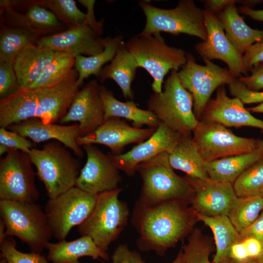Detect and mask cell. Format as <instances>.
I'll use <instances>...</instances> for the list:
<instances>
[{
    "label": "cell",
    "mask_w": 263,
    "mask_h": 263,
    "mask_svg": "<svg viewBox=\"0 0 263 263\" xmlns=\"http://www.w3.org/2000/svg\"><path fill=\"white\" fill-rule=\"evenodd\" d=\"M163 89L161 93H153L150 96L147 101L148 110L172 130L191 136L199 120L193 112V97L181 84L178 71H170Z\"/></svg>",
    "instance_id": "277c9868"
},
{
    "label": "cell",
    "mask_w": 263,
    "mask_h": 263,
    "mask_svg": "<svg viewBox=\"0 0 263 263\" xmlns=\"http://www.w3.org/2000/svg\"><path fill=\"white\" fill-rule=\"evenodd\" d=\"M255 260L256 261V263H263V251Z\"/></svg>",
    "instance_id": "680465c9"
},
{
    "label": "cell",
    "mask_w": 263,
    "mask_h": 263,
    "mask_svg": "<svg viewBox=\"0 0 263 263\" xmlns=\"http://www.w3.org/2000/svg\"><path fill=\"white\" fill-rule=\"evenodd\" d=\"M233 187L238 197L263 195V158L245 169Z\"/></svg>",
    "instance_id": "d590c367"
},
{
    "label": "cell",
    "mask_w": 263,
    "mask_h": 263,
    "mask_svg": "<svg viewBox=\"0 0 263 263\" xmlns=\"http://www.w3.org/2000/svg\"><path fill=\"white\" fill-rule=\"evenodd\" d=\"M100 94L104 109V120L123 118L132 121L133 127L141 128L143 125L157 128L161 124L156 116L148 110L139 108L133 100L122 102L116 99L113 92L100 85Z\"/></svg>",
    "instance_id": "cb8c5ba5"
},
{
    "label": "cell",
    "mask_w": 263,
    "mask_h": 263,
    "mask_svg": "<svg viewBox=\"0 0 263 263\" xmlns=\"http://www.w3.org/2000/svg\"><path fill=\"white\" fill-rule=\"evenodd\" d=\"M249 75L238 77L239 81L249 90L258 92L263 89V62L254 65Z\"/></svg>",
    "instance_id": "7bdbcfd3"
},
{
    "label": "cell",
    "mask_w": 263,
    "mask_h": 263,
    "mask_svg": "<svg viewBox=\"0 0 263 263\" xmlns=\"http://www.w3.org/2000/svg\"><path fill=\"white\" fill-rule=\"evenodd\" d=\"M56 52L32 43L17 56L14 70L20 89H28L54 57Z\"/></svg>",
    "instance_id": "d4e9b609"
},
{
    "label": "cell",
    "mask_w": 263,
    "mask_h": 263,
    "mask_svg": "<svg viewBox=\"0 0 263 263\" xmlns=\"http://www.w3.org/2000/svg\"><path fill=\"white\" fill-rule=\"evenodd\" d=\"M20 89L13 64L0 61V98H6Z\"/></svg>",
    "instance_id": "f35d334b"
},
{
    "label": "cell",
    "mask_w": 263,
    "mask_h": 263,
    "mask_svg": "<svg viewBox=\"0 0 263 263\" xmlns=\"http://www.w3.org/2000/svg\"><path fill=\"white\" fill-rule=\"evenodd\" d=\"M79 2L87 8L85 22L100 34L103 31V24L96 20L94 15V6L95 2L94 0H79Z\"/></svg>",
    "instance_id": "7dc6e473"
},
{
    "label": "cell",
    "mask_w": 263,
    "mask_h": 263,
    "mask_svg": "<svg viewBox=\"0 0 263 263\" xmlns=\"http://www.w3.org/2000/svg\"><path fill=\"white\" fill-rule=\"evenodd\" d=\"M244 263H249V262L248 261V262H247Z\"/></svg>",
    "instance_id": "94428289"
},
{
    "label": "cell",
    "mask_w": 263,
    "mask_h": 263,
    "mask_svg": "<svg viewBox=\"0 0 263 263\" xmlns=\"http://www.w3.org/2000/svg\"><path fill=\"white\" fill-rule=\"evenodd\" d=\"M157 128H138L129 125L120 118L111 117L93 132L79 137L76 142L79 146L87 144H101L110 148L111 154L119 155L125 147L132 143H140L149 138Z\"/></svg>",
    "instance_id": "2e32d148"
},
{
    "label": "cell",
    "mask_w": 263,
    "mask_h": 263,
    "mask_svg": "<svg viewBox=\"0 0 263 263\" xmlns=\"http://www.w3.org/2000/svg\"><path fill=\"white\" fill-rule=\"evenodd\" d=\"M6 226L3 221L0 219V244L8 237L6 235Z\"/></svg>",
    "instance_id": "f5cc1de1"
},
{
    "label": "cell",
    "mask_w": 263,
    "mask_h": 263,
    "mask_svg": "<svg viewBox=\"0 0 263 263\" xmlns=\"http://www.w3.org/2000/svg\"><path fill=\"white\" fill-rule=\"evenodd\" d=\"M185 178L194 190L188 204L195 213L207 216L228 215L238 198L232 184Z\"/></svg>",
    "instance_id": "9a60e30c"
},
{
    "label": "cell",
    "mask_w": 263,
    "mask_h": 263,
    "mask_svg": "<svg viewBox=\"0 0 263 263\" xmlns=\"http://www.w3.org/2000/svg\"><path fill=\"white\" fill-rule=\"evenodd\" d=\"M201 119L218 122L227 128H256L263 133V120L252 115L240 99L228 96L225 85L217 89L215 97L209 100Z\"/></svg>",
    "instance_id": "ffe728a7"
},
{
    "label": "cell",
    "mask_w": 263,
    "mask_h": 263,
    "mask_svg": "<svg viewBox=\"0 0 263 263\" xmlns=\"http://www.w3.org/2000/svg\"><path fill=\"white\" fill-rule=\"evenodd\" d=\"M171 263H185L182 248L180 249L175 259Z\"/></svg>",
    "instance_id": "11a10c76"
},
{
    "label": "cell",
    "mask_w": 263,
    "mask_h": 263,
    "mask_svg": "<svg viewBox=\"0 0 263 263\" xmlns=\"http://www.w3.org/2000/svg\"><path fill=\"white\" fill-rule=\"evenodd\" d=\"M139 5L146 18L145 26L141 33L185 34L202 41L206 39L203 9L194 0H179L177 5L172 9L158 8L144 1H139Z\"/></svg>",
    "instance_id": "ba28073f"
},
{
    "label": "cell",
    "mask_w": 263,
    "mask_h": 263,
    "mask_svg": "<svg viewBox=\"0 0 263 263\" xmlns=\"http://www.w3.org/2000/svg\"><path fill=\"white\" fill-rule=\"evenodd\" d=\"M244 66L249 72L256 64L263 62V41L253 44L243 55Z\"/></svg>",
    "instance_id": "ee69618b"
},
{
    "label": "cell",
    "mask_w": 263,
    "mask_h": 263,
    "mask_svg": "<svg viewBox=\"0 0 263 263\" xmlns=\"http://www.w3.org/2000/svg\"><path fill=\"white\" fill-rule=\"evenodd\" d=\"M0 144L28 154L32 148H35V143L30 139L3 128H0Z\"/></svg>",
    "instance_id": "ab89813d"
},
{
    "label": "cell",
    "mask_w": 263,
    "mask_h": 263,
    "mask_svg": "<svg viewBox=\"0 0 263 263\" xmlns=\"http://www.w3.org/2000/svg\"><path fill=\"white\" fill-rule=\"evenodd\" d=\"M125 46L134 58L138 68L151 76V88L155 93L163 90L164 77L170 71H178L187 60V53L168 45L160 33H140L131 38Z\"/></svg>",
    "instance_id": "7a4b0ae2"
},
{
    "label": "cell",
    "mask_w": 263,
    "mask_h": 263,
    "mask_svg": "<svg viewBox=\"0 0 263 263\" xmlns=\"http://www.w3.org/2000/svg\"><path fill=\"white\" fill-rule=\"evenodd\" d=\"M181 248L185 263H213L209 259L214 249L213 241L199 228L193 229Z\"/></svg>",
    "instance_id": "e575fe53"
},
{
    "label": "cell",
    "mask_w": 263,
    "mask_h": 263,
    "mask_svg": "<svg viewBox=\"0 0 263 263\" xmlns=\"http://www.w3.org/2000/svg\"><path fill=\"white\" fill-rule=\"evenodd\" d=\"M261 158L258 150L205 162V166L210 180L233 185L245 169Z\"/></svg>",
    "instance_id": "f1b7e54d"
},
{
    "label": "cell",
    "mask_w": 263,
    "mask_h": 263,
    "mask_svg": "<svg viewBox=\"0 0 263 263\" xmlns=\"http://www.w3.org/2000/svg\"><path fill=\"white\" fill-rule=\"evenodd\" d=\"M188 204L184 200L148 203L138 200L132 222L139 234L136 244L139 250L163 256L169 248L188 236L197 222Z\"/></svg>",
    "instance_id": "6da1fadb"
},
{
    "label": "cell",
    "mask_w": 263,
    "mask_h": 263,
    "mask_svg": "<svg viewBox=\"0 0 263 263\" xmlns=\"http://www.w3.org/2000/svg\"><path fill=\"white\" fill-rule=\"evenodd\" d=\"M197 221L203 222L214 235L216 253L213 263H227L231 246L243 240L227 215L207 216L195 213Z\"/></svg>",
    "instance_id": "83f0119b"
},
{
    "label": "cell",
    "mask_w": 263,
    "mask_h": 263,
    "mask_svg": "<svg viewBox=\"0 0 263 263\" xmlns=\"http://www.w3.org/2000/svg\"><path fill=\"white\" fill-rule=\"evenodd\" d=\"M240 2L243 4V6H244L251 9H254L253 8L258 4H260L263 2V0H240Z\"/></svg>",
    "instance_id": "816d5d0a"
},
{
    "label": "cell",
    "mask_w": 263,
    "mask_h": 263,
    "mask_svg": "<svg viewBox=\"0 0 263 263\" xmlns=\"http://www.w3.org/2000/svg\"><path fill=\"white\" fill-rule=\"evenodd\" d=\"M240 14L245 15L254 20L263 22V9L255 10L244 6L238 8Z\"/></svg>",
    "instance_id": "f907efd6"
},
{
    "label": "cell",
    "mask_w": 263,
    "mask_h": 263,
    "mask_svg": "<svg viewBox=\"0 0 263 263\" xmlns=\"http://www.w3.org/2000/svg\"><path fill=\"white\" fill-rule=\"evenodd\" d=\"M7 129L28 138L35 143L55 140L63 144L79 158L83 156L76 142L80 136L78 124L64 125L45 123L38 118H32L9 126Z\"/></svg>",
    "instance_id": "44dd1931"
},
{
    "label": "cell",
    "mask_w": 263,
    "mask_h": 263,
    "mask_svg": "<svg viewBox=\"0 0 263 263\" xmlns=\"http://www.w3.org/2000/svg\"><path fill=\"white\" fill-rule=\"evenodd\" d=\"M100 87L98 81L93 79L78 90L59 123L78 122L80 137L87 136L95 131L104 120V109Z\"/></svg>",
    "instance_id": "e0dca14e"
},
{
    "label": "cell",
    "mask_w": 263,
    "mask_h": 263,
    "mask_svg": "<svg viewBox=\"0 0 263 263\" xmlns=\"http://www.w3.org/2000/svg\"><path fill=\"white\" fill-rule=\"evenodd\" d=\"M122 190L118 188L97 194L92 212L77 227L81 236L90 237L98 247L106 252L128 223V206L118 198Z\"/></svg>",
    "instance_id": "52a82bcc"
},
{
    "label": "cell",
    "mask_w": 263,
    "mask_h": 263,
    "mask_svg": "<svg viewBox=\"0 0 263 263\" xmlns=\"http://www.w3.org/2000/svg\"><path fill=\"white\" fill-rule=\"evenodd\" d=\"M203 60L205 65H200L188 53L186 64L178 71L181 84L193 97V112L199 120L214 91L221 86L228 85L237 78L228 69L212 61Z\"/></svg>",
    "instance_id": "9c48e42d"
},
{
    "label": "cell",
    "mask_w": 263,
    "mask_h": 263,
    "mask_svg": "<svg viewBox=\"0 0 263 263\" xmlns=\"http://www.w3.org/2000/svg\"><path fill=\"white\" fill-rule=\"evenodd\" d=\"M168 160L173 169L183 171L188 177L202 180L210 179L205 162L191 136L180 134L174 149L169 153Z\"/></svg>",
    "instance_id": "4316f807"
},
{
    "label": "cell",
    "mask_w": 263,
    "mask_h": 263,
    "mask_svg": "<svg viewBox=\"0 0 263 263\" xmlns=\"http://www.w3.org/2000/svg\"><path fill=\"white\" fill-rule=\"evenodd\" d=\"M250 113H263V103H260L257 106L247 108Z\"/></svg>",
    "instance_id": "db71d44e"
},
{
    "label": "cell",
    "mask_w": 263,
    "mask_h": 263,
    "mask_svg": "<svg viewBox=\"0 0 263 263\" xmlns=\"http://www.w3.org/2000/svg\"><path fill=\"white\" fill-rule=\"evenodd\" d=\"M7 237L16 236L31 252L41 254L53 236L45 211L36 202L0 200Z\"/></svg>",
    "instance_id": "5b68a950"
},
{
    "label": "cell",
    "mask_w": 263,
    "mask_h": 263,
    "mask_svg": "<svg viewBox=\"0 0 263 263\" xmlns=\"http://www.w3.org/2000/svg\"><path fill=\"white\" fill-rule=\"evenodd\" d=\"M229 259L235 263H244L250 260L243 240L231 246L228 254Z\"/></svg>",
    "instance_id": "bcb514c9"
},
{
    "label": "cell",
    "mask_w": 263,
    "mask_h": 263,
    "mask_svg": "<svg viewBox=\"0 0 263 263\" xmlns=\"http://www.w3.org/2000/svg\"><path fill=\"white\" fill-rule=\"evenodd\" d=\"M82 147L86 153L87 159L75 186L96 195L119 188L121 177L109 154H106L94 144Z\"/></svg>",
    "instance_id": "5bb4252c"
},
{
    "label": "cell",
    "mask_w": 263,
    "mask_h": 263,
    "mask_svg": "<svg viewBox=\"0 0 263 263\" xmlns=\"http://www.w3.org/2000/svg\"><path fill=\"white\" fill-rule=\"evenodd\" d=\"M11 149L8 147L2 144H0V155L1 156L5 153H7Z\"/></svg>",
    "instance_id": "9f6ffc18"
},
{
    "label": "cell",
    "mask_w": 263,
    "mask_h": 263,
    "mask_svg": "<svg viewBox=\"0 0 263 263\" xmlns=\"http://www.w3.org/2000/svg\"><path fill=\"white\" fill-rule=\"evenodd\" d=\"M192 133V139L205 162L259 150L258 139L237 136L214 121L201 119Z\"/></svg>",
    "instance_id": "8fae6325"
},
{
    "label": "cell",
    "mask_w": 263,
    "mask_h": 263,
    "mask_svg": "<svg viewBox=\"0 0 263 263\" xmlns=\"http://www.w3.org/2000/svg\"><path fill=\"white\" fill-rule=\"evenodd\" d=\"M246 247L250 259H257L263 251L262 243L254 238H246L243 239Z\"/></svg>",
    "instance_id": "c3c4849f"
},
{
    "label": "cell",
    "mask_w": 263,
    "mask_h": 263,
    "mask_svg": "<svg viewBox=\"0 0 263 263\" xmlns=\"http://www.w3.org/2000/svg\"><path fill=\"white\" fill-rule=\"evenodd\" d=\"M0 257L8 263H51L41 254L31 252L24 253L16 248V242L11 237H7L0 244Z\"/></svg>",
    "instance_id": "74e56055"
},
{
    "label": "cell",
    "mask_w": 263,
    "mask_h": 263,
    "mask_svg": "<svg viewBox=\"0 0 263 263\" xmlns=\"http://www.w3.org/2000/svg\"><path fill=\"white\" fill-rule=\"evenodd\" d=\"M22 28L36 35L50 30H60L62 25L56 15L39 3L32 5L25 14L18 16Z\"/></svg>",
    "instance_id": "836d02e7"
},
{
    "label": "cell",
    "mask_w": 263,
    "mask_h": 263,
    "mask_svg": "<svg viewBox=\"0 0 263 263\" xmlns=\"http://www.w3.org/2000/svg\"><path fill=\"white\" fill-rule=\"evenodd\" d=\"M239 14L236 3H232L217 17L230 42L243 55L253 44L263 41V30L249 27Z\"/></svg>",
    "instance_id": "7402d4cb"
},
{
    "label": "cell",
    "mask_w": 263,
    "mask_h": 263,
    "mask_svg": "<svg viewBox=\"0 0 263 263\" xmlns=\"http://www.w3.org/2000/svg\"><path fill=\"white\" fill-rule=\"evenodd\" d=\"M1 258L0 263H8L7 261L3 258Z\"/></svg>",
    "instance_id": "91938a15"
},
{
    "label": "cell",
    "mask_w": 263,
    "mask_h": 263,
    "mask_svg": "<svg viewBox=\"0 0 263 263\" xmlns=\"http://www.w3.org/2000/svg\"><path fill=\"white\" fill-rule=\"evenodd\" d=\"M228 86L231 95L240 99L244 104L263 103V91L249 90L239 81L238 78Z\"/></svg>",
    "instance_id": "60d3db41"
},
{
    "label": "cell",
    "mask_w": 263,
    "mask_h": 263,
    "mask_svg": "<svg viewBox=\"0 0 263 263\" xmlns=\"http://www.w3.org/2000/svg\"><path fill=\"white\" fill-rule=\"evenodd\" d=\"M242 239L254 238L259 241L263 246V211L257 219L248 227L240 233Z\"/></svg>",
    "instance_id": "f6af8a7d"
},
{
    "label": "cell",
    "mask_w": 263,
    "mask_h": 263,
    "mask_svg": "<svg viewBox=\"0 0 263 263\" xmlns=\"http://www.w3.org/2000/svg\"><path fill=\"white\" fill-rule=\"evenodd\" d=\"M169 153H160L138 164L135 169L142 180L139 200L155 203L172 200L188 202L193 194L191 184L179 176L170 166Z\"/></svg>",
    "instance_id": "8992f818"
},
{
    "label": "cell",
    "mask_w": 263,
    "mask_h": 263,
    "mask_svg": "<svg viewBox=\"0 0 263 263\" xmlns=\"http://www.w3.org/2000/svg\"><path fill=\"white\" fill-rule=\"evenodd\" d=\"M46 248L48 250L46 258L51 263H80L78 259L85 256L94 260H109V254L98 247L88 236H81L71 241L64 240L56 243L49 242Z\"/></svg>",
    "instance_id": "603a6c76"
},
{
    "label": "cell",
    "mask_w": 263,
    "mask_h": 263,
    "mask_svg": "<svg viewBox=\"0 0 263 263\" xmlns=\"http://www.w3.org/2000/svg\"><path fill=\"white\" fill-rule=\"evenodd\" d=\"M101 35L85 22L65 31L41 38L36 43L40 48L64 52L75 57L83 55L92 56L104 49Z\"/></svg>",
    "instance_id": "ac0fdd59"
},
{
    "label": "cell",
    "mask_w": 263,
    "mask_h": 263,
    "mask_svg": "<svg viewBox=\"0 0 263 263\" xmlns=\"http://www.w3.org/2000/svg\"><path fill=\"white\" fill-rule=\"evenodd\" d=\"M206 9L215 14L222 11L226 6L232 3L239 2L237 0H205L202 1Z\"/></svg>",
    "instance_id": "681fc988"
},
{
    "label": "cell",
    "mask_w": 263,
    "mask_h": 263,
    "mask_svg": "<svg viewBox=\"0 0 263 263\" xmlns=\"http://www.w3.org/2000/svg\"><path fill=\"white\" fill-rule=\"evenodd\" d=\"M138 68L134 58L124 42L110 64L101 70L97 78L101 83L108 79L114 80L121 89L124 97L127 100H133L134 93L132 84Z\"/></svg>",
    "instance_id": "484cf974"
},
{
    "label": "cell",
    "mask_w": 263,
    "mask_h": 263,
    "mask_svg": "<svg viewBox=\"0 0 263 263\" xmlns=\"http://www.w3.org/2000/svg\"><path fill=\"white\" fill-rule=\"evenodd\" d=\"M28 155L49 199L75 187L81 169L80 163L63 144L50 141L40 149L32 148Z\"/></svg>",
    "instance_id": "3957f363"
},
{
    "label": "cell",
    "mask_w": 263,
    "mask_h": 263,
    "mask_svg": "<svg viewBox=\"0 0 263 263\" xmlns=\"http://www.w3.org/2000/svg\"><path fill=\"white\" fill-rule=\"evenodd\" d=\"M97 195L75 187L47 201L44 211L53 236L65 239L71 229L81 224L91 214Z\"/></svg>",
    "instance_id": "30bf717a"
},
{
    "label": "cell",
    "mask_w": 263,
    "mask_h": 263,
    "mask_svg": "<svg viewBox=\"0 0 263 263\" xmlns=\"http://www.w3.org/2000/svg\"><path fill=\"white\" fill-rule=\"evenodd\" d=\"M37 35L22 27H5L0 34V61L13 64L28 45L36 42Z\"/></svg>",
    "instance_id": "4dcf8cb0"
},
{
    "label": "cell",
    "mask_w": 263,
    "mask_h": 263,
    "mask_svg": "<svg viewBox=\"0 0 263 263\" xmlns=\"http://www.w3.org/2000/svg\"><path fill=\"white\" fill-rule=\"evenodd\" d=\"M207 38L195 46L196 52L203 60L219 59L236 77L247 75L249 72L244 66L243 55L239 53L227 38L217 15L203 9Z\"/></svg>",
    "instance_id": "4fadbf2b"
},
{
    "label": "cell",
    "mask_w": 263,
    "mask_h": 263,
    "mask_svg": "<svg viewBox=\"0 0 263 263\" xmlns=\"http://www.w3.org/2000/svg\"><path fill=\"white\" fill-rule=\"evenodd\" d=\"M111 260V263H146L138 252L130 250L126 244H120L115 248Z\"/></svg>",
    "instance_id": "b9f144b4"
},
{
    "label": "cell",
    "mask_w": 263,
    "mask_h": 263,
    "mask_svg": "<svg viewBox=\"0 0 263 263\" xmlns=\"http://www.w3.org/2000/svg\"><path fill=\"white\" fill-rule=\"evenodd\" d=\"M123 39L121 35L102 38L101 42L104 47L102 52L92 56L79 55L75 57V69L78 72L77 82L80 86L90 75H93L98 77L104 65L114 58L119 47L124 42Z\"/></svg>",
    "instance_id": "f546056e"
},
{
    "label": "cell",
    "mask_w": 263,
    "mask_h": 263,
    "mask_svg": "<svg viewBox=\"0 0 263 263\" xmlns=\"http://www.w3.org/2000/svg\"><path fill=\"white\" fill-rule=\"evenodd\" d=\"M257 144L259 150L261 153L262 158H263V139H258Z\"/></svg>",
    "instance_id": "6f0895ef"
},
{
    "label": "cell",
    "mask_w": 263,
    "mask_h": 263,
    "mask_svg": "<svg viewBox=\"0 0 263 263\" xmlns=\"http://www.w3.org/2000/svg\"><path fill=\"white\" fill-rule=\"evenodd\" d=\"M28 153L11 149L0 162V200L36 202L39 194Z\"/></svg>",
    "instance_id": "7c38bea8"
},
{
    "label": "cell",
    "mask_w": 263,
    "mask_h": 263,
    "mask_svg": "<svg viewBox=\"0 0 263 263\" xmlns=\"http://www.w3.org/2000/svg\"><path fill=\"white\" fill-rule=\"evenodd\" d=\"M263 211V195L238 197L227 216L240 234Z\"/></svg>",
    "instance_id": "1f68e13d"
},
{
    "label": "cell",
    "mask_w": 263,
    "mask_h": 263,
    "mask_svg": "<svg viewBox=\"0 0 263 263\" xmlns=\"http://www.w3.org/2000/svg\"><path fill=\"white\" fill-rule=\"evenodd\" d=\"M180 134L161 124L155 132L129 151L119 155L109 154L119 170L131 176L135 173L136 166L157 154L166 152L170 153L174 149Z\"/></svg>",
    "instance_id": "d6986e66"
},
{
    "label": "cell",
    "mask_w": 263,
    "mask_h": 263,
    "mask_svg": "<svg viewBox=\"0 0 263 263\" xmlns=\"http://www.w3.org/2000/svg\"><path fill=\"white\" fill-rule=\"evenodd\" d=\"M75 58L64 52H56L53 59L28 89L50 87L60 82L73 69Z\"/></svg>",
    "instance_id": "d6a6232c"
},
{
    "label": "cell",
    "mask_w": 263,
    "mask_h": 263,
    "mask_svg": "<svg viewBox=\"0 0 263 263\" xmlns=\"http://www.w3.org/2000/svg\"><path fill=\"white\" fill-rule=\"evenodd\" d=\"M42 6L51 10L54 13L63 20L69 28L83 24L86 14L77 7L73 0H50L43 1Z\"/></svg>",
    "instance_id": "8d00e7d4"
}]
</instances>
